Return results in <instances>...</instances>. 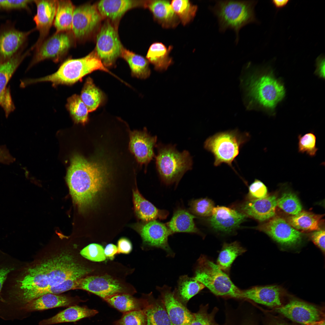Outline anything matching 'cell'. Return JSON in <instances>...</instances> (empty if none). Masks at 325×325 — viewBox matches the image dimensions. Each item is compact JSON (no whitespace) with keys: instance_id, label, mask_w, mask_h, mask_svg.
<instances>
[{"instance_id":"obj_16","label":"cell","mask_w":325,"mask_h":325,"mask_svg":"<svg viewBox=\"0 0 325 325\" xmlns=\"http://www.w3.org/2000/svg\"><path fill=\"white\" fill-rule=\"evenodd\" d=\"M157 289L173 325H189L193 319V313L181 302L170 287L165 285L157 287Z\"/></svg>"},{"instance_id":"obj_22","label":"cell","mask_w":325,"mask_h":325,"mask_svg":"<svg viewBox=\"0 0 325 325\" xmlns=\"http://www.w3.org/2000/svg\"><path fill=\"white\" fill-rule=\"evenodd\" d=\"M281 291L276 286H255L242 290V299L275 308L282 305Z\"/></svg>"},{"instance_id":"obj_55","label":"cell","mask_w":325,"mask_h":325,"mask_svg":"<svg viewBox=\"0 0 325 325\" xmlns=\"http://www.w3.org/2000/svg\"><path fill=\"white\" fill-rule=\"evenodd\" d=\"M104 253L106 257L112 260L115 255L118 253L117 246L113 244H109L106 247L104 250Z\"/></svg>"},{"instance_id":"obj_41","label":"cell","mask_w":325,"mask_h":325,"mask_svg":"<svg viewBox=\"0 0 325 325\" xmlns=\"http://www.w3.org/2000/svg\"><path fill=\"white\" fill-rule=\"evenodd\" d=\"M277 206L284 212L292 215L302 211V206L297 196L291 192L283 193L277 199Z\"/></svg>"},{"instance_id":"obj_39","label":"cell","mask_w":325,"mask_h":325,"mask_svg":"<svg viewBox=\"0 0 325 325\" xmlns=\"http://www.w3.org/2000/svg\"><path fill=\"white\" fill-rule=\"evenodd\" d=\"M26 54L14 55L0 63V98L6 88L7 85Z\"/></svg>"},{"instance_id":"obj_19","label":"cell","mask_w":325,"mask_h":325,"mask_svg":"<svg viewBox=\"0 0 325 325\" xmlns=\"http://www.w3.org/2000/svg\"><path fill=\"white\" fill-rule=\"evenodd\" d=\"M37 13L33 18L39 37L33 48H38L45 39L54 23L56 12L57 0H34Z\"/></svg>"},{"instance_id":"obj_47","label":"cell","mask_w":325,"mask_h":325,"mask_svg":"<svg viewBox=\"0 0 325 325\" xmlns=\"http://www.w3.org/2000/svg\"><path fill=\"white\" fill-rule=\"evenodd\" d=\"M79 253L83 257L94 262L103 261L106 258L103 247L96 243L87 246L80 251Z\"/></svg>"},{"instance_id":"obj_26","label":"cell","mask_w":325,"mask_h":325,"mask_svg":"<svg viewBox=\"0 0 325 325\" xmlns=\"http://www.w3.org/2000/svg\"><path fill=\"white\" fill-rule=\"evenodd\" d=\"M133 202L135 211L138 218L145 221L166 219L169 215L168 211L157 208L146 199L137 189L133 190Z\"/></svg>"},{"instance_id":"obj_52","label":"cell","mask_w":325,"mask_h":325,"mask_svg":"<svg viewBox=\"0 0 325 325\" xmlns=\"http://www.w3.org/2000/svg\"><path fill=\"white\" fill-rule=\"evenodd\" d=\"M15 160L5 145L0 146V163L9 165Z\"/></svg>"},{"instance_id":"obj_58","label":"cell","mask_w":325,"mask_h":325,"mask_svg":"<svg viewBox=\"0 0 325 325\" xmlns=\"http://www.w3.org/2000/svg\"><path fill=\"white\" fill-rule=\"evenodd\" d=\"M305 325H325L324 319L307 323Z\"/></svg>"},{"instance_id":"obj_17","label":"cell","mask_w":325,"mask_h":325,"mask_svg":"<svg viewBox=\"0 0 325 325\" xmlns=\"http://www.w3.org/2000/svg\"><path fill=\"white\" fill-rule=\"evenodd\" d=\"M139 231L145 244L164 250L169 256L174 255L168 243V237L172 234L166 224L156 220L151 221L141 225Z\"/></svg>"},{"instance_id":"obj_43","label":"cell","mask_w":325,"mask_h":325,"mask_svg":"<svg viewBox=\"0 0 325 325\" xmlns=\"http://www.w3.org/2000/svg\"><path fill=\"white\" fill-rule=\"evenodd\" d=\"M298 151L311 157L316 156L318 148L316 145V138L313 132L298 135Z\"/></svg>"},{"instance_id":"obj_27","label":"cell","mask_w":325,"mask_h":325,"mask_svg":"<svg viewBox=\"0 0 325 325\" xmlns=\"http://www.w3.org/2000/svg\"><path fill=\"white\" fill-rule=\"evenodd\" d=\"M98 313V311L94 309L76 305H73L51 318L41 321L39 325H50L75 322L84 318L93 316Z\"/></svg>"},{"instance_id":"obj_32","label":"cell","mask_w":325,"mask_h":325,"mask_svg":"<svg viewBox=\"0 0 325 325\" xmlns=\"http://www.w3.org/2000/svg\"><path fill=\"white\" fill-rule=\"evenodd\" d=\"M75 7L70 0H57L53 23L56 32L71 31Z\"/></svg>"},{"instance_id":"obj_56","label":"cell","mask_w":325,"mask_h":325,"mask_svg":"<svg viewBox=\"0 0 325 325\" xmlns=\"http://www.w3.org/2000/svg\"><path fill=\"white\" fill-rule=\"evenodd\" d=\"M11 270V269L8 268H3L0 270V292L8 274Z\"/></svg>"},{"instance_id":"obj_35","label":"cell","mask_w":325,"mask_h":325,"mask_svg":"<svg viewBox=\"0 0 325 325\" xmlns=\"http://www.w3.org/2000/svg\"><path fill=\"white\" fill-rule=\"evenodd\" d=\"M121 57L128 63L133 76L145 79L150 74L149 61L143 57L123 48Z\"/></svg>"},{"instance_id":"obj_12","label":"cell","mask_w":325,"mask_h":325,"mask_svg":"<svg viewBox=\"0 0 325 325\" xmlns=\"http://www.w3.org/2000/svg\"><path fill=\"white\" fill-rule=\"evenodd\" d=\"M274 311L293 322L304 325L324 319L322 308L296 300L275 308Z\"/></svg>"},{"instance_id":"obj_8","label":"cell","mask_w":325,"mask_h":325,"mask_svg":"<svg viewBox=\"0 0 325 325\" xmlns=\"http://www.w3.org/2000/svg\"><path fill=\"white\" fill-rule=\"evenodd\" d=\"M194 277L216 296L242 299V290L217 264L204 256L198 260Z\"/></svg>"},{"instance_id":"obj_9","label":"cell","mask_w":325,"mask_h":325,"mask_svg":"<svg viewBox=\"0 0 325 325\" xmlns=\"http://www.w3.org/2000/svg\"><path fill=\"white\" fill-rule=\"evenodd\" d=\"M118 26L105 19L96 34L95 50L104 66H112L121 56L123 47L120 40Z\"/></svg>"},{"instance_id":"obj_53","label":"cell","mask_w":325,"mask_h":325,"mask_svg":"<svg viewBox=\"0 0 325 325\" xmlns=\"http://www.w3.org/2000/svg\"><path fill=\"white\" fill-rule=\"evenodd\" d=\"M117 249L118 253L128 254L132 249V243L127 239L121 238L118 241Z\"/></svg>"},{"instance_id":"obj_40","label":"cell","mask_w":325,"mask_h":325,"mask_svg":"<svg viewBox=\"0 0 325 325\" xmlns=\"http://www.w3.org/2000/svg\"><path fill=\"white\" fill-rule=\"evenodd\" d=\"M172 7L183 25H185L193 19L197 10V5L189 1L174 0L171 4Z\"/></svg>"},{"instance_id":"obj_6","label":"cell","mask_w":325,"mask_h":325,"mask_svg":"<svg viewBox=\"0 0 325 325\" xmlns=\"http://www.w3.org/2000/svg\"><path fill=\"white\" fill-rule=\"evenodd\" d=\"M250 137L249 133H241L236 129L219 132L207 138L204 142V147L213 155L215 166L225 163L237 173L232 162Z\"/></svg>"},{"instance_id":"obj_51","label":"cell","mask_w":325,"mask_h":325,"mask_svg":"<svg viewBox=\"0 0 325 325\" xmlns=\"http://www.w3.org/2000/svg\"><path fill=\"white\" fill-rule=\"evenodd\" d=\"M311 236L313 242L323 251H325V230L319 229L314 231Z\"/></svg>"},{"instance_id":"obj_36","label":"cell","mask_w":325,"mask_h":325,"mask_svg":"<svg viewBox=\"0 0 325 325\" xmlns=\"http://www.w3.org/2000/svg\"><path fill=\"white\" fill-rule=\"evenodd\" d=\"M80 97L89 112L95 110L104 99L103 93L95 85L90 77L86 79Z\"/></svg>"},{"instance_id":"obj_54","label":"cell","mask_w":325,"mask_h":325,"mask_svg":"<svg viewBox=\"0 0 325 325\" xmlns=\"http://www.w3.org/2000/svg\"><path fill=\"white\" fill-rule=\"evenodd\" d=\"M317 69L316 73L322 77H324L325 58L324 56L321 55L316 60Z\"/></svg>"},{"instance_id":"obj_46","label":"cell","mask_w":325,"mask_h":325,"mask_svg":"<svg viewBox=\"0 0 325 325\" xmlns=\"http://www.w3.org/2000/svg\"><path fill=\"white\" fill-rule=\"evenodd\" d=\"M114 325H146V317L143 309L127 312L123 313Z\"/></svg>"},{"instance_id":"obj_44","label":"cell","mask_w":325,"mask_h":325,"mask_svg":"<svg viewBox=\"0 0 325 325\" xmlns=\"http://www.w3.org/2000/svg\"><path fill=\"white\" fill-rule=\"evenodd\" d=\"M189 205V211L194 215L200 217H210L214 207L213 202L207 198L192 200Z\"/></svg>"},{"instance_id":"obj_60","label":"cell","mask_w":325,"mask_h":325,"mask_svg":"<svg viewBox=\"0 0 325 325\" xmlns=\"http://www.w3.org/2000/svg\"><path fill=\"white\" fill-rule=\"evenodd\" d=\"M269 325H287L284 323L280 322H276L272 323Z\"/></svg>"},{"instance_id":"obj_50","label":"cell","mask_w":325,"mask_h":325,"mask_svg":"<svg viewBox=\"0 0 325 325\" xmlns=\"http://www.w3.org/2000/svg\"><path fill=\"white\" fill-rule=\"evenodd\" d=\"M0 104L5 111L8 117L9 113L14 109L9 89L6 88L0 98Z\"/></svg>"},{"instance_id":"obj_4","label":"cell","mask_w":325,"mask_h":325,"mask_svg":"<svg viewBox=\"0 0 325 325\" xmlns=\"http://www.w3.org/2000/svg\"><path fill=\"white\" fill-rule=\"evenodd\" d=\"M257 3L252 0H219L210 8L217 18L220 31L233 30L237 43L240 29L247 24L257 22L254 10Z\"/></svg>"},{"instance_id":"obj_48","label":"cell","mask_w":325,"mask_h":325,"mask_svg":"<svg viewBox=\"0 0 325 325\" xmlns=\"http://www.w3.org/2000/svg\"><path fill=\"white\" fill-rule=\"evenodd\" d=\"M267 193V188L264 184L255 179L249 186L248 197L249 200L260 199L266 196Z\"/></svg>"},{"instance_id":"obj_28","label":"cell","mask_w":325,"mask_h":325,"mask_svg":"<svg viewBox=\"0 0 325 325\" xmlns=\"http://www.w3.org/2000/svg\"><path fill=\"white\" fill-rule=\"evenodd\" d=\"M147 297L146 306L143 309L146 325H173L160 299H155L151 294Z\"/></svg>"},{"instance_id":"obj_49","label":"cell","mask_w":325,"mask_h":325,"mask_svg":"<svg viewBox=\"0 0 325 325\" xmlns=\"http://www.w3.org/2000/svg\"><path fill=\"white\" fill-rule=\"evenodd\" d=\"M33 1L0 0V8L7 10L26 8Z\"/></svg>"},{"instance_id":"obj_18","label":"cell","mask_w":325,"mask_h":325,"mask_svg":"<svg viewBox=\"0 0 325 325\" xmlns=\"http://www.w3.org/2000/svg\"><path fill=\"white\" fill-rule=\"evenodd\" d=\"M247 217L240 211L224 206H217L213 209L208 222L215 231L229 233L238 228Z\"/></svg>"},{"instance_id":"obj_7","label":"cell","mask_w":325,"mask_h":325,"mask_svg":"<svg viewBox=\"0 0 325 325\" xmlns=\"http://www.w3.org/2000/svg\"><path fill=\"white\" fill-rule=\"evenodd\" d=\"M246 86L250 98L268 109L275 108L285 94L283 85L274 77L271 71L255 72L248 77Z\"/></svg>"},{"instance_id":"obj_37","label":"cell","mask_w":325,"mask_h":325,"mask_svg":"<svg viewBox=\"0 0 325 325\" xmlns=\"http://www.w3.org/2000/svg\"><path fill=\"white\" fill-rule=\"evenodd\" d=\"M246 251L237 241L224 243L219 254L217 265L222 271H228L236 258Z\"/></svg>"},{"instance_id":"obj_20","label":"cell","mask_w":325,"mask_h":325,"mask_svg":"<svg viewBox=\"0 0 325 325\" xmlns=\"http://www.w3.org/2000/svg\"><path fill=\"white\" fill-rule=\"evenodd\" d=\"M148 1L103 0L95 4L103 19H108L118 26L119 22L128 10L136 7H147Z\"/></svg>"},{"instance_id":"obj_33","label":"cell","mask_w":325,"mask_h":325,"mask_svg":"<svg viewBox=\"0 0 325 325\" xmlns=\"http://www.w3.org/2000/svg\"><path fill=\"white\" fill-rule=\"evenodd\" d=\"M323 216V215L316 214L304 211L288 217L287 222L298 231H315L320 229Z\"/></svg>"},{"instance_id":"obj_24","label":"cell","mask_w":325,"mask_h":325,"mask_svg":"<svg viewBox=\"0 0 325 325\" xmlns=\"http://www.w3.org/2000/svg\"><path fill=\"white\" fill-rule=\"evenodd\" d=\"M80 301L77 298L65 295L47 294L27 302L25 308L30 311H42L76 305Z\"/></svg>"},{"instance_id":"obj_42","label":"cell","mask_w":325,"mask_h":325,"mask_svg":"<svg viewBox=\"0 0 325 325\" xmlns=\"http://www.w3.org/2000/svg\"><path fill=\"white\" fill-rule=\"evenodd\" d=\"M79 279H69L56 286L35 292L28 296L24 301L27 303L45 294H59L70 290L76 289Z\"/></svg>"},{"instance_id":"obj_3","label":"cell","mask_w":325,"mask_h":325,"mask_svg":"<svg viewBox=\"0 0 325 325\" xmlns=\"http://www.w3.org/2000/svg\"><path fill=\"white\" fill-rule=\"evenodd\" d=\"M97 70L111 73L105 67L95 49L86 56L69 59L64 61L54 73L43 77L25 80L26 85L42 82H50L53 86L59 85H72L81 81L86 75Z\"/></svg>"},{"instance_id":"obj_11","label":"cell","mask_w":325,"mask_h":325,"mask_svg":"<svg viewBox=\"0 0 325 325\" xmlns=\"http://www.w3.org/2000/svg\"><path fill=\"white\" fill-rule=\"evenodd\" d=\"M75 41L71 31L56 32L36 49L29 67L47 59H51L55 63L60 61L73 45Z\"/></svg>"},{"instance_id":"obj_45","label":"cell","mask_w":325,"mask_h":325,"mask_svg":"<svg viewBox=\"0 0 325 325\" xmlns=\"http://www.w3.org/2000/svg\"><path fill=\"white\" fill-rule=\"evenodd\" d=\"M208 309L207 305L200 306L199 311L193 313V319L189 325H221L215 319L218 308H214L210 313Z\"/></svg>"},{"instance_id":"obj_5","label":"cell","mask_w":325,"mask_h":325,"mask_svg":"<svg viewBox=\"0 0 325 325\" xmlns=\"http://www.w3.org/2000/svg\"><path fill=\"white\" fill-rule=\"evenodd\" d=\"M155 157L157 172L162 181L169 185L178 184L184 174L192 169V157L186 150L178 151L175 145L156 144Z\"/></svg>"},{"instance_id":"obj_38","label":"cell","mask_w":325,"mask_h":325,"mask_svg":"<svg viewBox=\"0 0 325 325\" xmlns=\"http://www.w3.org/2000/svg\"><path fill=\"white\" fill-rule=\"evenodd\" d=\"M66 106L75 123L84 125L87 122L89 112L80 96L74 94L70 97Z\"/></svg>"},{"instance_id":"obj_34","label":"cell","mask_w":325,"mask_h":325,"mask_svg":"<svg viewBox=\"0 0 325 325\" xmlns=\"http://www.w3.org/2000/svg\"><path fill=\"white\" fill-rule=\"evenodd\" d=\"M205 287L194 277L184 275L179 277L177 288L174 292L178 299L185 305L191 298Z\"/></svg>"},{"instance_id":"obj_2","label":"cell","mask_w":325,"mask_h":325,"mask_svg":"<svg viewBox=\"0 0 325 325\" xmlns=\"http://www.w3.org/2000/svg\"><path fill=\"white\" fill-rule=\"evenodd\" d=\"M108 173L100 163L88 161L79 155L72 158L66 179L73 201L80 210L94 202L107 184Z\"/></svg>"},{"instance_id":"obj_59","label":"cell","mask_w":325,"mask_h":325,"mask_svg":"<svg viewBox=\"0 0 325 325\" xmlns=\"http://www.w3.org/2000/svg\"><path fill=\"white\" fill-rule=\"evenodd\" d=\"M241 325H253V323H252L250 321L247 320V321H245Z\"/></svg>"},{"instance_id":"obj_30","label":"cell","mask_w":325,"mask_h":325,"mask_svg":"<svg viewBox=\"0 0 325 325\" xmlns=\"http://www.w3.org/2000/svg\"><path fill=\"white\" fill-rule=\"evenodd\" d=\"M172 48H167L159 42H154L150 46L146 55L148 61L153 64L155 69L159 71L166 70L172 63L169 54Z\"/></svg>"},{"instance_id":"obj_1","label":"cell","mask_w":325,"mask_h":325,"mask_svg":"<svg viewBox=\"0 0 325 325\" xmlns=\"http://www.w3.org/2000/svg\"><path fill=\"white\" fill-rule=\"evenodd\" d=\"M43 250L19 281L24 300L37 291L70 279L86 276L92 270L80 261L76 246Z\"/></svg>"},{"instance_id":"obj_57","label":"cell","mask_w":325,"mask_h":325,"mask_svg":"<svg viewBox=\"0 0 325 325\" xmlns=\"http://www.w3.org/2000/svg\"><path fill=\"white\" fill-rule=\"evenodd\" d=\"M272 4L277 9H280L285 6L289 1V0H273L271 1Z\"/></svg>"},{"instance_id":"obj_23","label":"cell","mask_w":325,"mask_h":325,"mask_svg":"<svg viewBox=\"0 0 325 325\" xmlns=\"http://www.w3.org/2000/svg\"><path fill=\"white\" fill-rule=\"evenodd\" d=\"M32 30L28 32L12 28L0 32V63L14 56Z\"/></svg>"},{"instance_id":"obj_25","label":"cell","mask_w":325,"mask_h":325,"mask_svg":"<svg viewBox=\"0 0 325 325\" xmlns=\"http://www.w3.org/2000/svg\"><path fill=\"white\" fill-rule=\"evenodd\" d=\"M147 8L152 13L154 19L164 28L175 27L179 22L178 17L168 1L148 0Z\"/></svg>"},{"instance_id":"obj_31","label":"cell","mask_w":325,"mask_h":325,"mask_svg":"<svg viewBox=\"0 0 325 325\" xmlns=\"http://www.w3.org/2000/svg\"><path fill=\"white\" fill-rule=\"evenodd\" d=\"M104 300L123 313L143 310L145 308L146 303V298L137 299L128 293L115 294Z\"/></svg>"},{"instance_id":"obj_21","label":"cell","mask_w":325,"mask_h":325,"mask_svg":"<svg viewBox=\"0 0 325 325\" xmlns=\"http://www.w3.org/2000/svg\"><path fill=\"white\" fill-rule=\"evenodd\" d=\"M277 198L274 195H267L264 197L248 200L240 206V211L260 221L267 220L275 215Z\"/></svg>"},{"instance_id":"obj_10","label":"cell","mask_w":325,"mask_h":325,"mask_svg":"<svg viewBox=\"0 0 325 325\" xmlns=\"http://www.w3.org/2000/svg\"><path fill=\"white\" fill-rule=\"evenodd\" d=\"M103 20L95 4L87 3L75 7L71 31L76 41L89 39L97 31Z\"/></svg>"},{"instance_id":"obj_29","label":"cell","mask_w":325,"mask_h":325,"mask_svg":"<svg viewBox=\"0 0 325 325\" xmlns=\"http://www.w3.org/2000/svg\"><path fill=\"white\" fill-rule=\"evenodd\" d=\"M196 218L189 211L183 208L177 209L166 224L172 234L178 232L199 234L194 219Z\"/></svg>"},{"instance_id":"obj_15","label":"cell","mask_w":325,"mask_h":325,"mask_svg":"<svg viewBox=\"0 0 325 325\" xmlns=\"http://www.w3.org/2000/svg\"><path fill=\"white\" fill-rule=\"evenodd\" d=\"M129 149L138 162L147 166L155 156L154 148L157 141L156 136H152L145 128L143 131L129 132Z\"/></svg>"},{"instance_id":"obj_14","label":"cell","mask_w":325,"mask_h":325,"mask_svg":"<svg viewBox=\"0 0 325 325\" xmlns=\"http://www.w3.org/2000/svg\"><path fill=\"white\" fill-rule=\"evenodd\" d=\"M76 289L89 292L103 299L115 294L126 293L119 282L108 275H87L80 278Z\"/></svg>"},{"instance_id":"obj_13","label":"cell","mask_w":325,"mask_h":325,"mask_svg":"<svg viewBox=\"0 0 325 325\" xmlns=\"http://www.w3.org/2000/svg\"><path fill=\"white\" fill-rule=\"evenodd\" d=\"M256 229L284 246L296 245L301 242L302 238V234L300 231L295 229L284 219L279 216L273 217L257 227Z\"/></svg>"}]
</instances>
